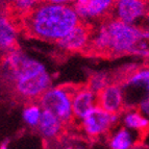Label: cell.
Returning <instances> with one entry per match:
<instances>
[{
  "label": "cell",
  "mask_w": 149,
  "mask_h": 149,
  "mask_svg": "<svg viewBox=\"0 0 149 149\" xmlns=\"http://www.w3.org/2000/svg\"><path fill=\"white\" fill-rule=\"evenodd\" d=\"M44 109L40 103H29L23 109L22 119L30 127H38Z\"/></svg>",
  "instance_id": "e0dca14e"
},
{
  "label": "cell",
  "mask_w": 149,
  "mask_h": 149,
  "mask_svg": "<svg viewBox=\"0 0 149 149\" xmlns=\"http://www.w3.org/2000/svg\"><path fill=\"white\" fill-rule=\"evenodd\" d=\"M64 149H73L72 147H66V148H64Z\"/></svg>",
  "instance_id": "484cf974"
},
{
  "label": "cell",
  "mask_w": 149,
  "mask_h": 149,
  "mask_svg": "<svg viewBox=\"0 0 149 149\" xmlns=\"http://www.w3.org/2000/svg\"><path fill=\"white\" fill-rule=\"evenodd\" d=\"M42 0H14L13 8L20 15L26 16L41 4Z\"/></svg>",
  "instance_id": "d6986e66"
},
{
  "label": "cell",
  "mask_w": 149,
  "mask_h": 149,
  "mask_svg": "<svg viewBox=\"0 0 149 149\" xmlns=\"http://www.w3.org/2000/svg\"><path fill=\"white\" fill-rule=\"evenodd\" d=\"M77 149H84V148H81V147H78V148H77Z\"/></svg>",
  "instance_id": "4316f807"
},
{
  "label": "cell",
  "mask_w": 149,
  "mask_h": 149,
  "mask_svg": "<svg viewBox=\"0 0 149 149\" xmlns=\"http://www.w3.org/2000/svg\"><path fill=\"white\" fill-rule=\"evenodd\" d=\"M4 1H6V2H14V0H4Z\"/></svg>",
  "instance_id": "d4e9b609"
},
{
  "label": "cell",
  "mask_w": 149,
  "mask_h": 149,
  "mask_svg": "<svg viewBox=\"0 0 149 149\" xmlns=\"http://www.w3.org/2000/svg\"><path fill=\"white\" fill-rule=\"evenodd\" d=\"M45 2L53 3V4H71L73 2H76V0H44Z\"/></svg>",
  "instance_id": "44dd1931"
},
{
  "label": "cell",
  "mask_w": 149,
  "mask_h": 149,
  "mask_svg": "<svg viewBox=\"0 0 149 149\" xmlns=\"http://www.w3.org/2000/svg\"><path fill=\"white\" fill-rule=\"evenodd\" d=\"M111 84L112 82L109 79V74H107V73H95L90 77L89 84L87 87L92 90L94 93L98 94Z\"/></svg>",
  "instance_id": "ac0fdd59"
},
{
  "label": "cell",
  "mask_w": 149,
  "mask_h": 149,
  "mask_svg": "<svg viewBox=\"0 0 149 149\" xmlns=\"http://www.w3.org/2000/svg\"><path fill=\"white\" fill-rule=\"evenodd\" d=\"M93 32L87 23H79L73 28L65 38L57 42V46L61 49L70 52H76L88 49Z\"/></svg>",
  "instance_id": "9c48e42d"
},
{
  "label": "cell",
  "mask_w": 149,
  "mask_h": 149,
  "mask_svg": "<svg viewBox=\"0 0 149 149\" xmlns=\"http://www.w3.org/2000/svg\"><path fill=\"white\" fill-rule=\"evenodd\" d=\"M122 122L124 127L134 132H146L149 129V120L144 117L137 109H128L123 114Z\"/></svg>",
  "instance_id": "5bb4252c"
},
{
  "label": "cell",
  "mask_w": 149,
  "mask_h": 149,
  "mask_svg": "<svg viewBox=\"0 0 149 149\" xmlns=\"http://www.w3.org/2000/svg\"><path fill=\"white\" fill-rule=\"evenodd\" d=\"M97 105L111 114H120L125 107L124 93L121 85L112 82L98 93Z\"/></svg>",
  "instance_id": "ba28073f"
},
{
  "label": "cell",
  "mask_w": 149,
  "mask_h": 149,
  "mask_svg": "<svg viewBox=\"0 0 149 149\" xmlns=\"http://www.w3.org/2000/svg\"><path fill=\"white\" fill-rule=\"evenodd\" d=\"M119 114H111L97 105L86 116L81 123L84 132L91 138L107 134L119 121Z\"/></svg>",
  "instance_id": "5b68a950"
},
{
  "label": "cell",
  "mask_w": 149,
  "mask_h": 149,
  "mask_svg": "<svg viewBox=\"0 0 149 149\" xmlns=\"http://www.w3.org/2000/svg\"><path fill=\"white\" fill-rule=\"evenodd\" d=\"M0 149H8V144H6V143H2V144H1V146H0Z\"/></svg>",
  "instance_id": "cb8c5ba5"
},
{
  "label": "cell",
  "mask_w": 149,
  "mask_h": 149,
  "mask_svg": "<svg viewBox=\"0 0 149 149\" xmlns=\"http://www.w3.org/2000/svg\"><path fill=\"white\" fill-rule=\"evenodd\" d=\"M134 143V137L132 130L121 127L113 134L109 140L111 149H130Z\"/></svg>",
  "instance_id": "9a60e30c"
},
{
  "label": "cell",
  "mask_w": 149,
  "mask_h": 149,
  "mask_svg": "<svg viewBox=\"0 0 149 149\" xmlns=\"http://www.w3.org/2000/svg\"><path fill=\"white\" fill-rule=\"evenodd\" d=\"M124 93L125 105L129 100H136V107L140 100L149 93V67L132 71L120 84Z\"/></svg>",
  "instance_id": "8992f818"
},
{
  "label": "cell",
  "mask_w": 149,
  "mask_h": 149,
  "mask_svg": "<svg viewBox=\"0 0 149 149\" xmlns=\"http://www.w3.org/2000/svg\"><path fill=\"white\" fill-rule=\"evenodd\" d=\"M129 54L149 60V28L142 27L141 32Z\"/></svg>",
  "instance_id": "2e32d148"
},
{
  "label": "cell",
  "mask_w": 149,
  "mask_h": 149,
  "mask_svg": "<svg viewBox=\"0 0 149 149\" xmlns=\"http://www.w3.org/2000/svg\"><path fill=\"white\" fill-rule=\"evenodd\" d=\"M137 109L149 120V93L145 95L137 105Z\"/></svg>",
  "instance_id": "ffe728a7"
},
{
  "label": "cell",
  "mask_w": 149,
  "mask_h": 149,
  "mask_svg": "<svg viewBox=\"0 0 149 149\" xmlns=\"http://www.w3.org/2000/svg\"><path fill=\"white\" fill-rule=\"evenodd\" d=\"M74 6L43 2L24 16L23 26L28 35L48 42H58L79 24Z\"/></svg>",
  "instance_id": "7a4b0ae2"
},
{
  "label": "cell",
  "mask_w": 149,
  "mask_h": 149,
  "mask_svg": "<svg viewBox=\"0 0 149 149\" xmlns=\"http://www.w3.org/2000/svg\"><path fill=\"white\" fill-rule=\"evenodd\" d=\"M17 36L15 24L8 17L2 16L0 20V46L2 52L6 53L17 48Z\"/></svg>",
  "instance_id": "4fadbf2b"
},
{
  "label": "cell",
  "mask_w": 149,
  "mask_h": 149,
  "mask_svg": "<svg viewBox=\"0 0 149 149\" xmlns=\"http://www.w3.org/2000/svg\"><path fill=\"white\" fill-rule=\"evenodd\" d=\"M148 12V3L145 0H115L112 13L117 20L127 24L138 25L144 22Z\"/></svg>",
  "instance_id": "52a82bcc"
},
{
  "label": "cell",
  "mask_w": 149,
  "mask_h": 149,
  "mask_svg": "<svg viewBox=\"0 0 149 149\" xmlns=\"http://www.w3.org/2000/svg\"><path fill=\"white\" fill-rule=\"evenodd\" d=\"M89 1L90 0H76L75 3H77V4H87Z\"/></svg>",
  "instance_id": "603a6c76"
},
{
  "label": "cell",
  "mask_w": 149,
  "mask_h": 149,
  "mask_svg": "<svg viewBox=\"0 0 149 149\" xmlns=\"http://www.w3.org/2000/svg\"><path fill=\"white\" fill-rule=\"evenodd\" d=\"M144 23H146V26H144V27L149 28V12H148V14H147V15H146V17H145V19H144Z\"/></svg>",
  "instance_id": "7402d4cb"
},
{
  "label": "cell",
  "mask_w": 149,
  "mask_h": 149,
  "mask_svg": "<svg viewBox=\"0 0 149 149\" xmlns=\"http://www.w3.org/2000/svg\"><path fill=\"white\" fill-rule=\"evenodd\" d=\"M76 88L67 86L51 87L39 99V103L44 111L56 116L64 123L73 120L72 96Z\"/></svg>",
  "instance_id": "277c9868"
},
{
  "label": "cell",
  "mask_w": 149,
  "mask_h": 149,
  "mask_svg": "<svg viewBox=\"0 0 149 149\" xmlns=\"http://www.w3.org/2000/svg\"><path fill=\"white\" fill-rule=\"evenodd\" d=\"M115 0H90L87 4H77L74 6L80 20L88 21L104 17L113 12Z\"/></svg>",
  "instance_id": "8fae6325"
},
{
  "label": "cell",
  "mask_w": 149,
  "mask_h": 149,
  "mask_svg": "<svg viewBox=\"0 0 149 149\" xmlns=\"http://www.w3.org/2000/svg\"><path fill=\"white\" fill-rule=\"evenodd\" d=\"M3 76L16 95L24 99H40L51 88V76L45 66L19 48L5 53Z\"/></svg>",
  "instance_id": "6da1fadb"
},
{
  "label": "cell",
  "mask_w": 149,
  "mask_h": 149,
  "mask_svg": "<svg viewBox=\"0 0 149 149\" xmlns=\"http://www.w3.org/2000/svg\"><path fill=\"white\" fill-rule=\"evenodd\" d=\"M64 122L56 116L47 111H44L37 128L45 140H52L61 134L64 128Z\"/></svg>",
  "instance_id": "7c38bea8"
},
{
  "label": "cell",
  "mask_w": 149,
  "mask_h": 149,
  "mask_svg": "<svg viewBox=\"0 0 149 149\" xmlns=\"http://www.w3.org/2000/svg\"><path fill=\"white\" fill-rule=\"evenodd\" d=\"M104 24L109 36V48L107 55L121 56L129 54L142 30L141 26L127 24L115 18L105 21Z\"/></svg>",
  "instance_id": "3957f363"
},
{
  "label": "cell",
  "mask_w": 149,
  "mask_h": 149,
  "mask_svg": "<svg viewBox=\"0 0 149 149\" xmlns=\"http://www.w3.org/2000/svg\"><path fill=\"white\" fill-rule=\"evenodd\" d=\"M97 107V94L88 87L76 88L72 96L73 119L81 122L82 119Z\"/></svg>",
  "instance_id": "30bf717a"
}]
</instances>
